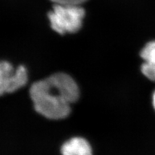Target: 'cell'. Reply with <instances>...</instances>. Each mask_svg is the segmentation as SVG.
I'll use <instances>...</instances> for the list:
<instances>
[{
  "instance_id": "1",
  "label": "cell",
  "mask_w": 155,
  "mask_h": 155,
  "mask_svg": "<svg viewBox=\"0 0 155 155\" xmlns=\"http://www.w3.org/2000/svg\"><path fill=\"white\" fill-rule=\"evenodd\" d=\"M29 93L36 112L51 120L67 118L71 112V104L80 97L76 82L64 72L35 82Z\"/></svg>"
},
{
  "instance_id": "2",
  "label": "cell",
  "mask_w": 155,
  "mask_h": 155,
  "mask_svg": "<svg viewBox=\"0 0 155 155\" xmlns=\"http://www.w3.org/2000/svg\"><path fill=\"white\" fill-rule=\"evenodd\" d=\"M86 15L81 5H65L53 4L47 18L52 31L60 35L79 32L84 25Z\"/></svg>"
},
{
  "instance_id": "3",
  "label": "cell",
  "mask_w": 155,
  "mask_h": 155,
  "mask_svg": "<svg viewBox=\"0 0 155 155\" xmlns=\"http://www.w3.org/2000/svg\"><path fill=\"white\" fill-rule=\"evenodd\" d=\"M27 81V71L23 65L15 69L8 61H0V96L18 91L25 86Z\"/></svg>"
},
{
  "instance_id": "4",
  "label": "cell",
  "mask_w": 155,
  "mask_h": 155,
  "mask_svg": "<svg viewBox=\"0 0 155 155\" xmlns=\"http://www.w3.org/2000/svg\"><path fill=\"white\" fill-rule=\"evenodd\" d=\"M62 155H93L90 143L84 138L74 137L62 145Z\"/></svg>"
},
{
  "instance_id": "5",
  "label": "cell",
  "mask_w": 155,
  "mask_h": 155,
  "mask_svg": "<svg viewBox=\"0 0 155 155\" xmlns=\"http://www.w3.org/2000/svg\"><path fill=\"white\" fill-rule=\"evenodd\" d=\"M140 56L144 61L155 64V40L150 41L140 51Z\"/></svg>"
},
{
  "instance_id": "6",
  "label": "cell",
  "mask_w": 155,
  "mask_h": 155,
  "mask_svg": "<svg viewBox=\"0 0 155 155\" xmlns=\"http://www.w3.org/2000/svg\"><path fill=\"white\" fill-rule=\"evenodd\" d=\"M141 70L145 76L152 81H155V64L144 61Z\"/></svg>"
},
{
  "instance_id": "7",
  "label": "cell",
  "mask_w": 155,
  "mask_h": 155,
  "mask_svg": "<svg viewBox=\"0 0 155 155\" xmlns=\"http://www.w3.org/2000/svg\"><path fill=\"white\" fill-rule=\"evenodd\" d=\"M53 4L65 5H82L88 0H49Z\"/></svg>"
},
{
  "instance_id": "8",
  "label": "cell",
  "mask_w": 155,
  "mask_h": 155,
  "mask_svg": "<svg viewBox=\"0 0 155 155\" xmlns=\"http://www.w3.org/2000/svg\"><path fill=\"white\" fill-rule=\"evenodd\" d=\"M153 106L154 107L155 109V92L153 94Z\"/></svg>"
}]
</instances>
